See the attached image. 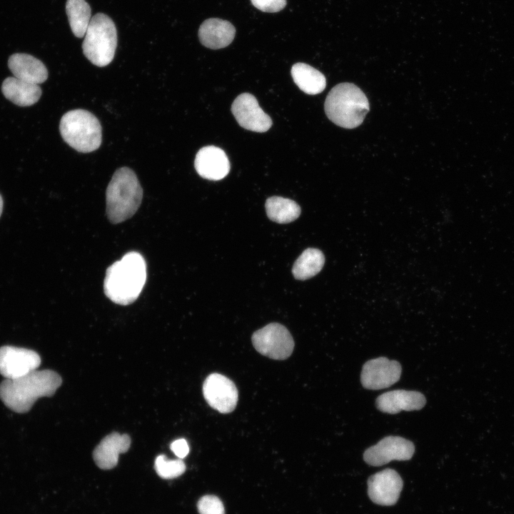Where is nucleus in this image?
Instances as JSON below:
<instances>
[{
	"mask_svg": "<svg viewBox=\"0 0 514 514\" xmlns=\"http://www.w3.org/2000/svg\"><path fill=\"white\" fill-rule=\"evenodd\" d=\"M61 383V376L54 371L35 370L21 377L3 381L0 398L13 411L26 413L38 398L52 396Z\"/></svg>",
	"mask_w": 514,
	"mask_h": 514,
	"instance_id": "obj_1",
	"label": "nucleus"
},
{
	"mask_svg": "<svg viewBox=\"0 0 514 514\" xmlns=\"http://www.w3.org/2000/svg\"><path fill=\"white\" fill-rule=\"evenodd\" d=\"M146 281V264L137 252L125 254L110 266L106 272L104 291L114 303L126 306L140 295Z\"/></svg>",
	"mask_w": 514,
	"mask_h": 514,
	"instance_id": "obj_2",
	"label": "nucleus"
},
{
	"mask_svg": "<svg viewBox=\"0 0 514 514\" xmlns=\"http://www.w3.org/2000/svg\"><path fill=\"white\" fill-rule=\"evenodd\" d=\"M106 196V214L112 223L133 216L143 198V189L134 171L128 167L118 168L107 186Z\"/></svg>",
	"mask_w": 514,
	"mask_h": 514,
	"instance_id": "obj_3",
	"label": "nucleus"
},
{
	"mask_svg": "<svg viewBox=\"0 0 514 514\" xmlns=\"http://www.w3.org/2000/svg\"><path fill=\"white\" fill-rule=\"evenodd\" d=\"M324 109L333 123L345 128H354L362 124L369 111V102L357 86L341 83L329 91Z\"/></svg>",
	"mask_w": 514,
	"mask_h": 514,
	"instance_id": "obj_4",
	"label": "nucleus"
},
{
	"mask_svg": "<svg viewBox=\"0 0 514 514\" xmlns=\"http://www.w3.org/2000/svg\"><path fill=\"white\" fill-rule=\"evenodd\" d=\"M59 131L64 141L79 152H92L101 146V124L86 110L74 109L66 112L61 119Z\"/></svg>",
	"mask_w": 514,
	"mask_h": 514,
	"instance_id": "obj_5",
	"label": "nucleus"
},
{
	"mask_svg": "<svg viewBox=\"0 0 514 514\" xmlns=\"http://www.w3.org/2000/svg\"><path fill=\"white\" fill-rule=\"evenodd\" d=\"M117 46V31L112 19L98 13L91 17L82 43L84 56L94 65L103 67L109 64Z\"/></svg>",
	"mask_w": 514,
	"mask_h": 514,
	"instance_id": "obj_6",
	"label": "nucleus"
},
{
	"mask_svg": "<svg viewBox=\"0 0 514 514\" xmlns=\"http://www.w3.org/2000/svg\"><path fill=\"white\" fill-rule=\"evenodd\" d=\"M251 341L258 353L275 360L288 358L294 348V341L290 332L278 323L268 324L255 331Z\"/></svg>",
	"mask_w": 514,
	"mask_h": 514,
	"instance_id": "obj_7",
	"label": "nucleus"
},
{
	"mask_svg": "<svg viewBox=\"0 0 514 514\" xmlns=\"http://www.w3.org/2000/svg\"><path fill=\"white\" fill-rule=\"evenodd\" d=\"M415 451L413 443L400 436L389 435L368 448L363 453V460L372 466H381L391 460H410Z\"/></svg>",
	"mask_w": 514,
	"mask_h": 514,
	"instance_id": "obj_8",
	"label": "nucleus"
},
{
	"mask_svg": "<svg viewBox=\"0 0 514 514\" xmlns=\"http://www.w3.org/2000/svg\"><path fill=\"white\" fill-rule=\"evenodd\" d=\"M203 394L208 404L221 413L232 412L236 408L238 398L234 383L216 373L210 374L204 381Z\"/></svg>",
	"mask_w": 514,
	"mask_h": 514,
	"instance_id": "obj_9",
	"label": "nucleus"
},
{
	"mask_svg": "<svg viewBox=\"0 0 514 514\" xmlns=\"http://www.w3.org/2000/svg\"><path fill=\"white\" fill-rule=\"evenodd\" d=\"M41 363L39 354L29 349L11 346L0 348V373L14 379L35 371Z\"/></svg>",
	"mask_w": 514,
	"mask_h": 514,
	"instance_id": "obj_10",
	"label": "nucleus"
},
{
	"mask_svg": "<svg viewBox=\"0 0 514 514\" xmlns=\"http://www.w3.org/2000/svg\"><path fill=\"white\" fill-rule=\"evenodd\" d=\"M401 371V366L396 361L386 357L371 359L363 366L361 381L366 389L386 388L399 381Z\"/></svg>",
	"mask_w": 514,
	"mask_h": 514,
	"instance_id": "obj_11",
	"label": "nucleus"
},
{
	"mask_svg": "<svg viewBox=\"0 0 514 514\" xmlns=\"http://www.w3.org/2000/svg\"><path fill=\"white\" fill-rule=\"evenodd\" d=\"M231 111L238 124L245 129L263 133L272 125L271 117L259 106L256 97L249 93H243L236 98Z\"/></svg>",
	"mask_w": 514,
	"mask_h": 514,
	"instance_id": "obj_12",
	"label": "nucleus"
},
{
	"mask_svg": "<svg viewBox=\"0 0 514 514\" xmlns=\"http://www.w3.org/2000/svg\"><path fill=\"white\" fill-rule=\"evenodd\" d=\"M403 488V480L400 475L390 468H386L369 477L368 494L375 503L381 505H392L398 500Z\"/></svg>",
	"mask_w": 514,
	"mask_h": 514,
	"instance_id": "obj_13",
	"label": "nucleus"
},
{
	"mask_svg": "<svg viewBox=\"0 0 514 514\" xmlns=\"http://www.w3.org/2000/svg\"><path fill=\"white\" fill-rule=\"evenodd\" d=\"M194 166L202 178L212 181L223 178L230 170V163L226 153L214 146L200 148L195 157Z\"/></svg>",
	"mask_w": 514,
	"mask_h": 514,
	"instance_id": "obj_14",
	"label": "nucleus"
},
{
	"mask_svg": "<svg viewBox=\"0 0 514 514\" xmlns=\"http://www.w3.org/2000/svg\"><path fill=\"white\" fill-rule=\"evenodd\" d=\"M425 397L420 392L394 390L379 395L376 400V408L383 413L395 414L401 410H418L424 407Z\"/></svg>",
	"mask_w": 514,
	"mask_h": 514,
	"instance_id": "obj_15",
	"label": "nucleus"
},
{
	"mask_svg": "<svg viewBox=\"0 0 514 514\" xmlns=\"http://www.w3.org/2000/svg\"><path fill=\"white\" fill-rule=\"evenodd\" d=\"M131 438L127 434L114 432L101 440L93 452L94 460L98 467L104 470L114 468L121 453L130 448Z\"/></svg>",
	"mask_w": 514,
	"mask_h": 514,
	"instance_id": "obj_16",
	"label": "nucleus"
},
{
	"mask_svg": "<svg viewBox=\"0 0 514 514\" xmlns=\"http://www.w3.org/2000/svg\"><path fill=\"white\" fill-rule=\"evenodd\" d=\"M236 29L228 21L211 18L204 21L199 27L201 43L211 49H219L228 46L233 40Z\"/></svg>",
	"mask_w": 514,
	"mask_h": 514,
	"instance_id": "obj_17",
	"label": "nucleus"
},
{
	"mask_svg": "<svg viewBox=\"0 0 514 514\" xmlns=\"http://www.w3.org/2000/svg\"><path fill=\"white\" fill-rule=\"evenodd\" d=\"M8 66L14 77L27 82L39 85L48 78V71L44 64L29 54L11 55Z\"/></svg>",
	"mask_w": 514,
	"mask_h": 514,
	"instance_id": "obj_18",
	"label": "nucleus"
},
{
	"mask_svg": "<svg viewBox=\"0 0 514 514\" xmlns=\"http://www.w3.org/2000/svg\"><path fill=\"white\" fill-rule=\"evenodd\" d=\"M1 91L7 99L20 106L34 104L41 95V89L38 84L16 77L6 78L2 83Z\"/></svg>",
	"mask_w": 514,
	"mask_h": 514,
	"instance_id": "obj_19",
	"label": "nucleus"
},
{
	"mask_svg": "<svg viewBox=\"0 0 514 514\" xmlns=\"http://www.w3.org/2000/svg\"><path fill=\"white\" fill-rule=\"evenodd\" d=\"M291 73L295 84L307 94H320L326 88L324 75L308 64L296 63L293 65Z\"/></svg>",
	"mask_w": 514,
	"mask_h": 514,
	"instance_id": "obj_20",
	"label": "nucleus"
},
{
	"mask_svg": "<svg viewBox=\"0 0 514 514\" xmlns=\"http://www.w3.org/2000/svg\"><path fill=\"white\" fill-rule=\"evenodd\" d=\"M265 207L268 217L278 223H290L301 214V208L296 202L281 196L268 198Z\"/></svg>",
	"mask_w": 514,
	"mask_h": 514,
	"instance_id": "obj_21",
	"label": "nucleus"
},
{
	"mask_svg": "<svg viewBox=\"0 0 514 514\" xmlns=\"http://www.w3.org/2000/svg\"><path fill=\"white\" fill-rule=\"evenodd\" d=\"M325 263V257L321 251L309 248L306 249L295 261L292 272L298 280H306L319 273Z\"/></svg>",
	"mask_w": 514,
	"mask_h": 514,
	"instance_id": "obj_22",
	"label": "nucleus"
},
{
	"mask_svg": "<svg viewBox=\"0 0 514 514\" xmlns=\"http://www.w3.org/2000/svg\"><path fill=\"white\" fill-rule=\"evenodd\" d=\"M66 12L74 36H84L91 19L89 4L85 0H67Z\"/></svg>",
	"mask_w": 514,
	"mask_h": 514,
	"instance_id": "obj_23",
	"label": "nucleus"
},
{
	"mask_svg": "<svg viewBox=\"0 0 514 514\" xmlns=\"http://www.w3.org/2000/svg\"><path fill=\"white\" fill-rule=\"evenodd\" d=\"M154 468L161 478L172 479L185 472L186 465L180 458L168 460L164 455H160L155 460Z\"/></svg>",
	"mask_w": 514,
	"mask_h": 514,
	"instance_id": "obj_24",
	"label": "nucleus"
},
{
	"mask_svg": "<svg viewBox=\"0 0 514 514\" xmlns=\"http://www.w3.org/2000/svg\"><path fill=\"white\" fill-rule=\"evenodd\" d=\"M197 508L200 514H225L221 500L212 495L201 498L197 503Z\"/></svg>",
	"mask_w": 514,
	"mask_h": 514,
	"instance_id": "obj_25",
	"label": "nucleus"
},
{
	"mask_svg": "<svg viewBox=\"0 0 514 514\" xmlns=\"http://www.w3.org/2000/svg\"><path fill=\"white\" fill-rule=\"evenodd\" d=\"M251 1L258 9L270 13L280 11L286 5V0H251Z\"/></svg>",
	"mask_w": 514,
	"mask_h": 514,
	"instance_id": "obj_26",
	"label": "nucleus"
},
{
	"mask_svg": "<svg viewBox=\"0 0 514 514\" xmlns=\"http://www.w3.org/2000/svg\"><path fill=\"white\" fill-rule=\"evenodd\" d=\"M171 450L180 459L185 458L189 452V447L187 441L183 438L174 440L171 444Z\"/></svg>",
	"mask_w": 514,
	"mask_h": 514,
	"instance_id": "obj_27",
	"label": "nucleus"
},
{
	"mask_svg": "<svg viewBox=\"0 0 514 514\" xmlns=\"http://www.w3.org/2000/svg\"><path fill=\"white\" fill-rule=\"evenodd\" d=\"M2 209H3V199H2L1 196L0 195V216L1 214Z\"/></svg>",
	"mask_w": 514,
	"mask_h": 514,
	"instance_id": "obj_28",
	"label": "nucleus"
}]
</instances>
